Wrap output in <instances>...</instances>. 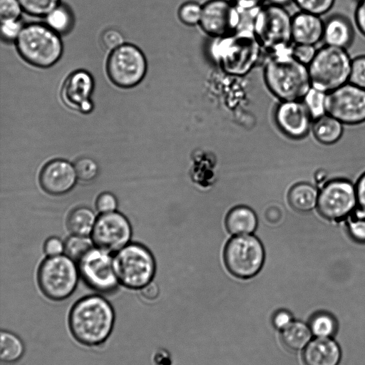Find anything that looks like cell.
Listing matches in <instances>:
<instances>
[{"label":"cell","mask_w":365,"mask_h":365,"mask_svg":"<svg viewBox=\"0 0 365 365\" xmlns=\"http://www.w3.org/2000/svg\"><path fill=\"white\" fill-rule=\"evenodd\" d=\"M115 314L110 304L98 295L85 297L71 308L68 325L73 337L89 346L103 344L113 328Z\"/></svg>","instance_id":"cell-1"},{"label":"cell","mask_w":365,"mask_h":365,"mask_svg":"<svg viewBox=\"0 0 365 365\" xmlns=\"http://www.w3.org/2000/svg\"><path fill=\"white\" fill-rule=\"evenodd\" d=\"M263 74L267 88L280 101L302 100L312 87L308 66L294 57L292 48L270 54Z\"/></svg>","instance_id":"cell-2"},{"label":"cell","mask_w":365,"mask_h":365,"mask_svg":"<svg viewBox=\"0 0 365 365\" xmlns=\"http://www.w3.org/2000/svg\"><path fill=\"white\" fill-rule=\"evenodd\" d=\"M212 56L226 74L242 77L259 61L263 49L251 28H240L233 34L216 38Z\"/></svg>","instance_id":"cell-3"},{"label":"cell","mask_w":365,"mask_h":365,"mask_svg":"<svg viewBox=\"0 0 365 365\" xmlns=\"http://www.w3.org/2000/svg\"><path fill=\"white\" fill-rule=\"evenodd\" d=\"M292 20L284 6L271 3L253 11L251 29L263 51L272 54L292 48Z\"/></svg>","instance_id":"cell-4"},{"label":"cell","mask_w":365,"mask_h":365,"mask_svg":"<svg viewBox=\"0 0 365 365\" xmlns=\"http://www.w3.org/2000/svg\"><path fill=\"white\" fill-rule=\"evenodd\" d=\"M20 56L36 67L48 68L61 58L63 45L58 34L47 25L31 24L23 27L16 38Z\"/></svg>","instance_id":"cell-5"},{"label":"cell","mask_w":365,"mask_h":365,"mask_svg":"<svg viewBox=\"0 0 365 365\" xmlns=\"http://www.w3.org/2000/svg\"><path fill=\"white\" fill-rule=\"evenodd\" d=\"M351 61L346 48L326 45L307 66L312 86L327 93L349 82Z\"/></svg>","instance_id":"cell-6"},{"label":"cell","mask_w":365,"mask_h":365,"mask_svg":"<svg viewBox=\"0 0 365 365\" xmlns=\"http://www.w3.org/2000/svg\"><path fill=\"white\" fill-rule=\"evenodd\" d=\"M113 267L118 282L130 289H141L155 272L152 253L142 245L129 244L116 252Z\"/></svg>","instance_id":"cell-7"},{"label":"cell","mask_w":365,"mask_h":365,"mask_svg":"<svg viewBox=\"0 0 365 365\" xmlns=\"http://www.w3.org/2000/svg\"><path fill=\"white\" fill-rule=\"evenodd\" d=\"M78 274L75 262L66 255H59L49 257L41 263L38 282L46 297L54 301H61L74 292Z\"/></svg>","instance_id":"cell-8"},{"label":"cell","mask_w":365,"mask_h":365,"mask_svg":"<svg viewBox=\"0 0 365 365\" xmlns=\"http://www.w3.org/2000/svg\"><path fill=\"white\" fill-rule=\"evenodd\" d=\"M264 257L262 242L252 235L232 237L224 250V261L227 269L241 279L255 276L263 266Z\"/></svg>","instance_id":"cell-9"},{"label":"cell","mask_w":365,"mask_h":365,"mask_svg":"<svg viewBox=\"0 0 365 365\" xmlns=\"http://www.w3.org/2000/svg\"><path fill=\"white\" fill-rule=\"evenodd\" d=\"M357 206L355 184L347 179H331L319 189L317 210L328 221L343 222Z\"/></svg>","instance_id":"cell-10"},{"label":"cell","mask_w":365,"mask_h":365,"mask_svg":"<svg viewBox=\"0 0 365 365\" xmlns=\"http://www.w3.org/2000/svg\"><path fill=\"white\" fill-rule=\"evenodd\" d=\"M106 67L108 77L115 85L128 88L143 79L147 63L144 54L137 46L124 43L111 51Z\"/></svg>","instance_id":"cell-11"},{"label":"cell","mask_w":365,"mask_h":365,"mask_svg":"<svg viewBox=\"0 0 365 365\" xmlns=\"http://www.w3.org/2000/svg\"><path fill=\"white\" fill-rule=\"evenodd\" d=\"M78 268L91 289L101 293H111L117 289L119 282L109 252L93 247L78 262Z\"/></svg>","instance_id":"cell-12"},{"label":"cell","mask_w":365,"mask_h":365,"mask_svg":"<svg viewBox=\"0 0 365 365\" xmlns=\"http://www.w3.org/2000/svg\"><path fill=\"white\" fill-rule=\"evenodd\" d=\"M327 113L344 125L365 121V89L348 82L328 92Z\"/></svg>","instance_id":"cell-13"},{"label":"cell","mask_w":365,"mask_h":365,"mask_svg":"<svg viewBox=\"0 0 365 365\" xmlns=\"http://www.w3.org/2000/svg\"><path fill=\"white\" fill-rule=\"evenodd\" d=\"M242 16L230 0H209L202 5L199 26L208 36L220 38L237 31Z\"/></svg>","instance_id":"cell-14"},{"label":"cell","mask_w":365,"mask_h":365,"mask_svg":"<svg viewBox=\"0 0 365 365\" xmlns=\"http://www.w3.org/2000/svg\"><path fill=\"white\" fill-rule=\"evenodd\" d=\"M131 233V226L128 219L114 211L99 216L91 234L92 240L97 247L111 253L125 247Z\"/></svg>","instance_id":"cell-15"},{"label":"cell","mask_w":365,"mask_h":365,"mask_svg":"<svg viewBox=\"0 0 365 365\" xmlns=\"http://www.w3.org/2000/svg\"><path fill=\"white\" fill-rule=\"evenodd\" d=\"M274 120L279 129L293 139L304 138L314 120L302 100L280 101L275 109Z\"/></svg>","instance_id":"cell-16"},{"label":"cell","mask_w":365,"mask_h":365,"mask_svg":"<svg viewBox=\"0 0 365 365\" xmlns=\"http://www.w3.org/2000/svg\"><path fill=\"white\" fill-rule=\"evenodd\" d=\"M93 87V79L89 73L83 70L73 72L63 84L62 102L71 110L88 113L93 108L91 99Z\"/></svg>","instance_id":"cell-17"},{"label":"cell","mask_w":365,"mask_h":365,"mask_svg":"<svg viewBox=\"0 0 365 365\" xmlns=\"http://www.w3.org/2000/svg\"><path fill=\"white\" fill-rule=\"evenodd\" d=\"M74 166L64 160H54L42 169L39 181L42 188L51 195H62L70 191L76 179Z\"/></svg>","instance_id":"cell-18"},{"label":"cell","mask_w":365,"mask_h":365,"mask_svg":"<svg viewBox=\"0 0 365 365\" xmlns=\"http://www.w3.org/2000/svg\"><path fill=\"white\" fill-rule=\"evenodd\" d=\"M324 26L321 16L300 11L292 16V41L295 44L315 45L323 38Z\"/></svg>","instance_id":"cell-19"},{"label":"cell","mask_w":365,"mask_h":365,"mask_svg":"<svg viewBox=\"0 0 365 365\" xmlns=\"http://www.w3.org/2000/svg\"><path fill=\"white\" fill-rule=\"evenodd\" d=\"M341 352L339 344L331 337H316L303 349L305 365H339Z\"/></svg>","instance_id":"cell-20"},{"label":"cell","mask_w":365,"mask_h":365,"mask_svg":"<svg viewBox=\"0 0 365 365\" xmlns=\"http://www.w3.org/2000/svg\"><path fill=\"white\" fill-rule=\"evenodd\" d=\"M353 36L351 25L341 16H331L324 23L323 39L327 46L346 48L351 43Z\"/></svg>","instance_id":"cell-21"},{"label":"cell","mask_w":365,"mask_h":365,"mask_svg":"<svg viewBox=\"0 0 365 365\" xmlns=\"http://www.w3.org/2000/svg\"><path fill=\"white\" fill-rule=\"evenodd\" d=\"M225 225L232 235L236 236L250 235L257 228V217L251 208L240 205L229 211L225 219Z\"/></svg>","instance_id":"cell-22"},{"label":"cell","mask_w":365,"mask_h":365,"mask_svg":"<svg viewBox=\"0 0 365 365\" xmlns=\"http://www.w3.org/2000/svg\"><path fill=\"white\" fill-rule=\"evenodd\" d=\"M319 189L309 182H299L293 185L288 193L291 207L299 212H308L317 208Z\"/></svg>","instance_id":"cell-23"},{"label":"cell","mask_w":365,"mask_h":365,"mask_svg":"<svg viewBox=\"0 0 365 365\" xmlns=\"http://www.w3.org/2000/svg\"><path fill=\"white\" fill-rule=\"evenodd\" d=\"M312 129L316 140L320 143L330 145L341 137L344 124L332 115L326 113L313 120Z\"/></svg>","instance_id":"cell-24"},{"label":"cell","mask_w":365,"mask_h":365,"mask_svg":"<svg viewBox=\"0 0 365 365\" xmlns=\"http://www.w3.org/2000/svg\"><path fill=\"white\" fill-rule=\"evenodd\" d=\"M312 336L308 324L301 321H293L282 331L281 338L287 348L292 351H300L308 345Z\"/></svg>","instance_id":"cell-25"},{"label":"cell","mask_w":365,"mask_h":365,"mask_svg":"<svg viewBox=\"0 0 365 365\" xmlns=\"http://www.w3.org/2000/svg\"><path fill=\"white\" fill-rule=\"evenodd\" d=\"M96 221L95 214L91 210L81 207L70 213L68 227L75 235L88 236L92 233Z\"/></svg>","instance_id":"cell-26"},{"label":"cell","mask_w":365,"mask_h":365,"mask_svg":"<svg viewBox=\"0 0 365 365\" xmlns=\"http://www.w3.org/2000/svg\"><path fill=\"white\" fill-rule=\"evenodd\" d=\"M0 359L5 364L19 361L24 353V345L15 334L2 330L0 334Z\"/></svg>","instance_id":"cell-27"},{"label":"cell","mask_w":365,"mask_h":365,"mask_svg":"<svg viewBox=\"0 0 365 365\" xmlns=\"http://www.w3.org/2000/svg\"><path fill=\"white\" fill-rule=\"evenodd\" d=\"M349 237L355 243L365 245V209L357 206L343 221Z\"/></svg>","instance_id":"cell-28"},{"label":"cell","mask_w":365,"mask_h":365,"mask_svg":"<svg viewBox=\"0 0 365 365\" xmlns=\"http://www.w3.org/2000/svg\"><path fill=\"white\" fill-rule=\"evenodd\" d=\"M316 337H331L336 331V322L330 314L321 312L314 314L308 324Z\"/></svg>","instance_id":"cell-29"},{"label":"cell","mask_w":365,"mask_h":365,"mask_svg":"<svg viewBox=\"0 0 365 365\" xmlns=\"http://www.w3.org/2000/svg\"><path fill=\"white\" fill-rule=\"evenodd\" d=\"M46 18L47 26L57 34L68 32L73 24L70 10L63 5H58Z\"/></svg>","instance_id":"cell-30"},{"label":"cell","mask_w":365,"mask_h":365,"mask_svg":"<svg viewBox=\"0 0 365 365\" xmlns=\"http://www.w3.org/2000/svg\"><path fill=\"white\" fill-rule=\"evenodd\" d=\"M327 92L312 86L304 96L302 101L313 120L327 113Z\"/></svg>","instance_id":"cell-31"},{"label":"cell","mask_w":365,"mask_h":365,"mask_svg":"<svg viewBox=\"0 0 365 365\" xmlns=\"http://www.w3.org/2000/svg\"><path fill=\"white\" fill-rule=\"evenodd\" d=\"M93 240L86 236L75 235L69 237L64 245V253L74 262H78L93 248Z\"/></svg>","instance_id":"cell-32"},{"label":"cell","mask_w":365,"mask_h":365,"mask_svg":"<svg viewBox=\"0 0 365 365\" xmlns=\"http://www.w3.org/2000/svg\"><path fill=\"white\" fill-rule=\"evenodd\" d=\"M23 11L35 16H46L60 5V0H19Z\"/></svg>","instance_id":"cell-33"},{"label":"cell","mask_w":365,"mask_h":365,"mask_svg":"<svg viewBox=\"0 0 365 365\" xmlns=\"http://www.w3.org/2000/svg\"><path fill=\"white\" fill-rule=\"evenodd\" d=\"M202 11V5L194 1L183 3L178 9V17L185 25H199Z\"/></svg>","instance_id":"cell-34"},{"label":"cell","mask_w":365,"mask_h":365,"mask_svg":"<svg viewBox=\"0 0 365 365\" xmlns=\"http://www.w3.org/2000/svg\"><path fill=\"white\" fill-rule=\"evenodd\" d=\"M302 11L322 16L334 6L335 0H293Z\"/></svg>","instance_id":"cell-35"},{"label":"cell","mask_w":365,"mask_h":365,"mask_svg":"<svg viewBox=\"0 0 365 365\" xmlns=\"http://www.w3.org/2000/svg\"><path fill=\"white\" fill-rule=\"evenodd\" d=\"M77 178L82 181H91L98 175V167L97 163L91 158H82L78 159L74 165Z\"/></svg>","instance_id":"cell-36"},{"label":"cell","mask_w":365,"mask_h":365,"mask_svg":"<svg viewBox=\"0 0 365 365\" xmlns=\"http://www.w3.org/2000/svg\"><path fill=\"white\" fill-rule=\"evenodd\" d=\"M349 82L365 89V55L352 59Z\"/></svg>","instance_id":"cell-37"},{"label":"cell","mask_w":365,"mask_h":365,"mask_svg":"<svg viewBox=\"0 0 365 365\" xmlns=\"http://www.w3.org/2000/svg\"><path fill=\"white\" fill-rule=\"evenodd\" d=\"M23 9L19 0H0L1 20H16L21 14Z\"/></svg>","instance_id":"cell-38"},{"label":"cell","mask_w":365,"mask_h":365,"mask_svg":"<svg viewBox=\"0 0 365 365\" xmlns=\"http://www.w3.org/2000/svg\"><path fill=\"white\" fill-rule=\"evenodd\" d=\"M317 50L315 45L295 44L292 47V54L299 62L308 66L314 59Z\"/></svg>","instance_id":"cell-39"},{"label":"cell","mask_w":365,"mask_h":365,"mask_svg":"<svg viewBox=\"0 0 365 365\" xmlns=\"http://www.w3.org/2000/svg\"><path fill=\"white\" fill-rule=\"evenodd\" d=\"M101 43L104 48L113 51L124 44V38L119 31L109 29L102 34Z\"/></svg>","instance_id":"cell-40"},{"label":"cell","mask_w":365,"mask_h":365,"mask_svg":"<svg viewBox=\"0 0 365 365\" xmlns=\"http://www.w3.org/2000/svg\"><path fill=\"white\" fill-rule=\"evenodd\" d=\"M23 27L19 19L1 21V36L8 41L16 40Z\"/></svg>","instance_id":"cell-41"},{"label":"cell","mask_w":365,"mask_h":365,"mask_svg":"<svg viewBox=\"0 0 365 365\" xmlns=\"http://www.w3.org/2000/svg\"><path fill=\"white\" fill-rule=\"evenodd\" d=\"M96 207L102 214L114 212L117 207L116 198L110 192H103L98 196Z\"/></svg>","instance_id":"cell-42"},{"label":"cell","mask_w":365,"mask_h":365,"mask_svg":"<svg viewBox=\"0 0 365 365\" xmlns=\"http://www.w3.org/2000/svg\"><path fill=\"white\" fill-rule=\"evenodd\" d=\"M292 314L285 309L277 311L272 317V324L278 330L283 331L293 322Z\"/></svg>","instance_id":"cell-43"},{"label":"cell","mask_w":365,"mask_h":365,"mask_svg":"<svg viewBox=\"0 0 365 365\" xmlns=\"http://www.w3.org/2000/svg\"><path fill=\"white\" fill-rule=\"evenodd\" d=\"M44 250L49 257L59 255L64 252V245L58 238L50 237L44 245Z\"/></svg>","instance_id":"cell-44"},{"label":"cell","mask_w":365,"mask_h":365,"mask_svg":"<svg viewBox=\"0 0 365 365\" xmlns=\"http://www.w3.org/2000/svg\"><path fill=\"white\" fill-rule=\"evenodd\" d=\"M242 12L256 10L263 6L266 0H230Z\"/></svg>","instance_id":"cell-45"},{"label":"cell","mask_w":365,"mask_h":365,"mask_svg":"<svg viewBox=\"0 0 365 365\" xmlns=\"http://www.w3.org/2000/svg\"><path fill=\"white\" fill-rule=\"evenodd\" d=\"M356 23L360 31L365 36V0H360L355 11Z\"/></svg>","instance_id":"cell-46"},{"label":"cell","mask_w":365,"mask_h":365,"mask_svg":"<svg viewBox=\"0 0 365 365\" xmlns=\"http://www.w3.org/2000/svg\"><path fill=\"white\" fill-rule=\"evenodd\" d=\"M358 206L365 209V173L355 184Z\"/></svg>","instance_id":"cell-47"},{"label":"cell","mask_w":365,"mask_h":365,"mask_svg":"<svg viewBox=\"0 0 365 365\" xmlns=\"http://www.w3.org/2000/svg\"><path fill=\"white\" fill-rule=\"evenodd\" d=\"M140 289L143 297L149 300H153L156 299L158 297L160 292L158 284L153 281L145 285Z\"/></svg>","instance_id":"cell-48"},{"label":"cell","mask_w":365,"mask_h":365,"mask_svg":"<svg viewBox=\"0 0 365 365\" xmlns=\"http://www.w3.org/2000/svg\"><path fill=\"white\" fill-rule=\"evenodd\" d=\"M271 4L279 5L284 6V5L289 4L291 1H293V0H269Z\"/></svg>","instance_id":"cell-49"}]
</instances>
